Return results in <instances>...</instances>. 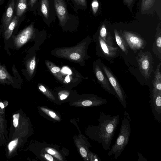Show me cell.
Segmentation results:
<instances>
[{
	"mask_svg": "<svg viewBox=\"0 0 161 161\" xmlns=\"http://www.w3.org/2000/svg\"><path fill=\"white\" fill-rule=\"evenodd\" d=\"M114 31L115 39L117 44L121 49L125 53L127 54V45L124 39L120 35L116 30L115 29Z\"/></svg>",
	"mask_w": 161,
	"mask_h": 161,
	"instance_id": "obj_15",
	"label": "cell"
},
{
	"mask_svg": "<svg viewBox=\"0 0 161 161\" xmlns=\"http://www.w3.org/2000/svg\"><path fill=\"white\" fill-rule=\"evenodd\" d=\"M60 68L57 66L53 67L51 69V71L53 73H56L60 71Z\"/></svg>",
	"mask_w": 161,
	"mask_h": 161,
	"instance_id": "obj_30",
	"label": "cell"
},
{
	"mask_svg": "<svg viewBox=\"0 0 161 161\" xmlns=\"http://www.w3.org/2000/svg\"><path fill=\"white\" fill-rule=\"evenodd\" d=\"M100 35L101 38L104 41H106V37L107 35V30L104 25L103 24L102 26L100 31Z\"/></svg>",
	"mask_w": 161,
	"mask_h": 161,
	"instance_id": "obj_21",
	"label": "cell"
},
{
	"mask_svg": "<svg viewBox=\"0 0 161 161\" xmlns=\"http://www.w3.org/2000/svg\"><path fill=\"white\" fill-rule=\"evenodd\" d=\"M44 157L46 159L49 161H53V157L50 154H46L44 155Z\"/></svg>",
	"mask_w": 161,
	"mask_h": 161,
	"instance_id": "obj_31",
	"label": "cell"
},
{
	"mask_svg": "<svg viewBox=\"0 0 161 161\" xmlns=\"http://www.w3.org/2000/svg\"><path fill=\"white\" fill-rule=\"evenodd\" d=\"M19 139L17 138L11 141L8 145V153L10 155L13 153L18 146Z\"/></svg>",
	"mask_w": 161,
	"mask_h": 161,
	"instance_id": "obj_18",
	"label": "cell"
},
{
	"mask_svg": "<svg viewBox=\"0 0 161 161\" xmlns=\"http://www.w3.org/2000/svg\"><path fill=\"white\" fill-rule=\"evenodd\" d=\"M7 125L4 118L0 114V130L4 136H7Z\"/></svg>",
	"mask_w": 161,
	"mask_h": 161,
	"instance_id": "obj_19",
	"label": "cell"
},
{
	"mask_svg": "<svg viewBox=\"0 0 161 161\" xmlns=\"http://www.w3.org/2000/svg\"><path fill=\"white\" fill-rule=\"evenodd\" d=\"M138 156L139 157V159L140 158H141V161H147V160L143 156L141 153H138Z\"/></svg>",
	"mask_w": 161,
	"mask_h": 161,
	"instance_id": "obj_36",
	"label": "cell"
},
{
	"mask_svg": "<svg viewBox=\"0 0 161 161\" xmlns=\"http://www.w3.org/2000/svg\"><path fill=\"white\" fill-rule=\"evenodd\" d=\"M134 0H123L124 3L129 8L130 10H132V8L133 5Z\"/></svg>",
	"mask_w": 161,
	"mask_h": 161,
	"instance_id": "obj_23",
	"label": "cell"
},
{
	"mask_svg": "<svg viewBox=\"0 0 161 161\" xmlns=\"http://www.w3.org/2000/svg\"><path fill=\"white\" fill-rule=\"evenodd\" d=\"M122 35L131 49L137 50L143 47L144 44L143 40L136 34L126 31H124Z\"/></svg>",
	"mask_w": 161,
	"mask_h": 161,
	"instance_id": "obj_5",
	"label": "cell"
},
{
	"mask_svg": "<svg viewBox=\"0 0 161 161\" xmlns=\"http://www.w3.org/2000/svg\"><path fill=\"white\" fill-rule=\"evenodd\" d=\"M39 88L40 89V90L43 93H44L46 94V89L45 88L44 86H43L42 85H41L39 86Z\"/></svg>",
	"mask_w": 161,
	"mask_h": 161,
	"instance_id": "obj_35",
	"label": "cell"
},
{
	"mask_svg": "<svg viewBox=\"0 0 161 161\" xmlns=\"http://www.w3.org/2000/svg\"><path fill=\"white\" fill-rule=\"evenodd\" d=\"M0 83L12 84L14 83L12 76L5 68L0 64Z\"/></svg>",
	"mask_w": 161,
	"mask_h": 161,
	"instance_id": "obj_11",
	"label": "cell"
},
{
	"mask_svg": "<svg viewBox=\"0 0 161 161\" xmlns=\"http://www.w3.org/2000/svg\"><path fill=\"white\" fill-rule=\"evenodd\" d=\"M4 1L5 0H0V5L4 3Z\"/></svg>",
	"mask_w": 161,
	"mask_h": 161,
	"instance_id": "obj_39",
	"label": "cell"
},
{
	"mask_svg": "<svg viewBox=\"0 0 161 161\" xmlns=\"http://www.w3.org/2000/svg\"><path fill=\"white\" fill-rule=\"evenodd\" d=\"M19 18L16 15H14L10 23L4 32V37L6 40H8L11 37L14 30L18 24Z\"/></svg>",
	"mask_w": 161,
	"mask_h": 161,
	"instance_id": "obj_12",
	"label": "cell"
},
{
	"mask_svg": "<svg viewBox=\"0 0 161 161\" xmlns=\"http://www.w3.org/2000/svg\"><path fill=\"white\" fill-rule=\"evenodd\" d=\"M15 5V0H11L3 14L1 19L2 26L5 31L7 29L14 15Z\"/></svg>",
	"mask_w": 161,
	"mask_h": 161,
	"instance_id": "obj_9",
	"label": "cell"
},
{
	"mask_svg": "<svg viewBox=\"0 0 161 161\" xmlns=\"http://www.w3.org/2000/svg\"><path fill=\"white\" fill-rule=\"evenodd\" d=\"M103 69L107 77L109 82L115 91V95L123 107L125 108L127 106L125 95L121 88L116 79L109 70L105 66Z\"/></svg>",
	"mask_w": 161,
	"mask_h": 161,
	"instance_id": "obj_3",
	"label": "cell"
},
{
	"mask_svg": "<svg viewBox=\"0 0 161 161\" xmlns=\"http://www.w3.org/2000/svg\"><path fill=\"white\" fill-rule=\"evenodd\" d=\"M99 41L101 48L104 54L108 57L114 56L115 55V48L108 45L101 37H99Z\"/></svg>",
	"mask_w": 161,
	"mask_h": 161,
	"instance_id": "obj_14",
	"label": "cell"
},
{
	"mask_svg": "<svg viewBox=\"0 0 161 161\" xmlns=\"http://www.w3.org/2000/svg\"><path fill=\"white\" fill-rule=\"evenodd\" d=\"M33 32V25L31 24L24 29L14 39V44L17 48L21 47L31 37Z\"/></svg>",
	"mask_w": 161,
	"mask_h": 161,
	"instance_id": "obj_6",
	"label": "cell"
},
{
	"mask_svg": "<svg viewBox=\"0 0 161 161\" xmlns=\"http://www.w3.org/2000/svg\"><path fill=\"white\" fill-rule=\"evenodd\" d=\"M77 3L80 4L83 6L86 5V0H74Z\"/></svg>",
	"mask_w": 161,
	"mask_h": 161,
	"instance_id": "obj_28",
	"label": "cell"
},
{
	"mask_svg": "<svg viewBox=\"0 0 161 161\" xmlns=\"http://www.w3.org/2000/svg\"><path fill=\"white\" fill-rule=\"evenodd\" d=\"M140 69L142 74L146 78L150 76L152 65L149 57L146 54H143L138 59Z\"/></svg>",
	"mask_w": 161,
	"mask_h": 161,
	"instance_id": "obj_8",
	"label": "cell"
},
{
	"mask_svg": "<svg viewBox=\"0 0 161 161\" xmlns=\"http://www.w3.org/2000/svg\"><path fill=\"white\" fill-rule=\"evenodd\" d=\"M2 27V25H0V29H1V28Z\"/></svg>",
	"mask_w": 161,
	"mask_h": 161,
	"instance_id": "obj_40",
	"label": "cell"
},
{
	"mask_svg": "<svg viewBox=\"0 0 161 161\" xmlns=\"http://www.w3.org/2000/svg\"><path fill=\"white\" fill-rule=\"evenodd\" d=\"M119 115L111 116L103 112L100 113L98 125L94 127V137L101 143L105 150L110 149V146L119 122Z\"/></svg>",
	"mask_w": 161,
	"mask_h": 161,
	"instance_id": "obj_1",
	"label": "cell"
},
{
	"mask_svg": "<svg viewBox=\"0 0 161 161\" xmlns=\"http://www.w3.org/2000/svg\"><path fill=\"white\" fill-rule=\"evenodd\" d=\"M156 0H142L141 5L142 13H146L152 8Z\"/></svg>",
	"mask_w": 161,
	"mask_h": 161,
	"instance_id": "obj_16",
	"label": "cell"
},
{
	"mask_svg": "<svg viewBox=\"0 0 161 161\" xmlns=\"http://www.w3.org/2000/svg\"><path fill=\"white\" fill-rule=\"evenodd\" d=\"M49 4L48 0H42L41 11L44 16L48 19L49 14Z\"/></svg>",
	"mask_w": 161,
	"mask_h": 161,
	"instance_id": "obj_17",
	"label": "cell"
},
{
	"mask_svg": "<svg viewBox=\"0 0 161 161\" xmlns=\"http://www.w3.org/2000/svg\"><path fill=\"white\" fill-rule=\"evenodd\" d=\"M36 66V61L35 58L31 60L30 62L28 65V69L30 71L33 70Z\"/></svg>",
	"mask_w": 161,
	"mask_h": 161,
	"instance_id": "obj_24",
	"label": "cell"
},
{
	"mask_svg": "<svg viewBox=\"0 0 161 161\" xmlns=\"http://www.w3.org/2000/svg\"><path fill=\"white\" fill-rule=\"evenodd\" d=\"M149 103L155 118L159 123L161 121V92H152Z\"/></svg>",
	"mask_w": 161,
	"mask_h": 161,
	"instance_id": "obj_4",
	"label": "cell"
},
{
	"mask_svg": "<svg viewBox=\"0 0 161 161\" xmlns=\"http://www.w3.org/2000/svg\"><path fill=\"white\" fill-rule=\"evenodd\" d=\"M67 96L65 94H63L61 95L60 97V99L61 100L65 99L67 98Z\"/></svg>",
	"mask_w": 161,
	"mask_h": 161,
	"instance_id": "obj_37",
	"label": "cell"
},
{
	"mask_svg": "<svg viewBox=\"0 0 161 161\" xmlns=\"http://www.w3.org/2000/svg\"><path fill=\"white\" fill-rule=\"evenodd\" d=\"M96 74L98 80L102 84L103 87L108 92L112 94H115L113 92L109 85L108 80L103 73L102 70L98 66L96 68Z\"/></svg>",
	"mask_w": 161,
	"mask_h": 161,
	"instance_id": "obj_10",
	"label": "cell"
},
{
	"mask_svg": "<svg viewBox=\"0 0 161 161\" xmlns=\"http://www.w3.org/2000/svg\"><path fill=\"white\" fill-rule=\"evenodd\" d=\"M156 45L157 47L160 50L161 47V37L160 36H158L157 39Z\"/></svg>",
	"mask_w": 161,
	"mask_h": 161,
	"instance_id": "obj_29",
	"label": "cell"
},
{
	"mask_svg": "<svg viewBox=\"0 0 161 161\" xmlns=\"http://www.w3.org/2000/svg\"><path fill=\"white\" fill-rule=\"evenodd\" d=\"M80 152L81 156L83 158H86L87 156V153L85 149L81 147L80 149Z\"/></svg>",
	"mask_w": 161,
	"mask_h": 161,
	"instance_id": "obj_25",
	"label": "cell"
},
{
	"mask_svg": "<svg viewBox=\"0 0 161 161\" xmlns=\"http://www.w3.org/2000/svg\"><path fill=\"white\" fill-rule=\"evenodd\" d=\"M37 0H29V4L31 7H32L36 3Z\"/></svg>",
	"mask_w": 161,
	"mask_h": 161,
	"instance_id": "obj_33",
	"label": "cell"
},
{
	"mask_svg": "<svg viewBox=\"0 0 161 161\" xmlns=\"http://www.w3.org/2000/svg\"><path fill=\"white\" fill-rule=\"evenodd\" d=\"M131 119L128 113L125 111L123 115L119 134L113 145L108 153L109 156L114 155L117 159L121 154L125 147L128 145L131 133Z\"/></svg>",
	"mask_w": 161,
	"mask_h": 161,
	"instance_id": "obj_2",
	"label": "cell"
},
{
	"mask_svg": "<svg viewBox=\"0 0 161 161\" xmlns=\"http://www.w3.org/2000/svg\"><path fill=\"white\" fill-rule=\"evenodd\" d=\"M46 151H47L48 153L52 155H54L56 154V152L53 150L51 148L47 149Z\"/></svg>",
	"mask_w": 161,
	"mask_h": 161,
	"instance_id": "obj_32",
	"label": "cell"
},
{
	"mask_svg": "<svg viewBox=\"0 0 161 161\" xmlns=\"http://www.w3.org/2000/svg\"><path fill=\"white\" fill-rule=\"evenodd\" d=\"M92 10L94 14H95L97 12L98 7L99 3L97 0H93L91 4Z\"/></svg>",
	"mask_w": 161,
	"mask_h": 161,
	"instance_id": "obj_22",
	"label": "cell"
},
{
	"mask_svg": "<svg viewBox=\"0 0 161 161\" xmlns=\"http://www.w3.org/2000/svg\"><path fill=\"white\" fill-rule=\"evenodd\" d=\"M27 8V0H17L15 5L16 15L21 18Z\"/></svg>",
	"mask_w": 161,
	"mask_h": 161,
	"instance_id": "obj_13",
	"label": "cell"
},
{
	"mask_svg": "<svg viewBox=\"0 0 161 161\" xmlns=\"http://www.w3.org/2000/svg\"><path fill=\"white\" fill-rule=\"evenodd\" d=\"M65 80L67 83H68L70 82V79L69 78V76L68 75L65 78Z\"/></svg>",
	"mask_w": 161,
	"mask_h": 161,
	"instance_id": "obj_38",
	"label": "cell"
},
{
	"mask_svg": "<svg viewBox=\"0 0 161 161\" xmlns=\"http://www.w3.org/2000/svg\"><path fill=\"white\" fill-rule=\"evenodd\" d=\"M40 109L42 111L48 115H49L51 118L57 120H59V118L57 116L56 113L53 111L49 110L47 108L43 107H41Z\"/></svg>",
	"mask_w": 161,
	"mask_h": 161,
	"instance_id": "obj_20",
	"label": "cell"
},
{
	"mask_svg": "<svg viewBox=\"0 0 161 161\" xmlns=\"http://www.w3.org/2000/svg\"><path fill=\"white\" fill-rule=\"evenodd\" d=\"M61 71L64 73L67 74L69 75H70L72 74L71 70L67 67H63L61 70Z\"/></svg>",
	"mask_w": 161,
	"mask_h": 161,
	"instance_id": "obj_26",
	"label": "cell"
},
{
	"mask_svg": "<svg viewBox=\"0 0 161 161\" xmlns=\"http://www.w3.org/2000/svg\"><path fill=\"white\" fill-rule=\"evenodd\" d=\"M54 5L56 14L62 25L66 23L68 18L65 4L63 0H54Z\"/></svg>",
	"mask_w": 161,
	"mask_h": 161,
	"instance_id": "obj_7",
	"label": "cell"
},
{
	"mask_svg": "<svg viewBox=\"0 0 161 161\" xmlns=\"http://www.w3.org/2000/svg\"><path fill=\"white\" fill-rule=\"evenodd\" d=\"M80 55L78 53H71L70 55V58L73 60H77L80 58Z\"/></svg>",
	"mask_w": 161,
	"mask_h": 161,
	"instance_id": "obj_27",
	"label": "cell"
},
{
	"mask_svg": "<svg viewBox=\"0 0 161 161\" xmlns=\"http://www.w3.org/2000/svg\"><path fill=\"white\" fill-rule=\"evenodd\" d=\"M0 140L2 141H5V138L4 135L0 130Z\"/></svg>",
	"mask_w": 161,
	"mask_h": 161,
	"instance_id": "obj_34",
	"label": "cell"
}]
</instances>
